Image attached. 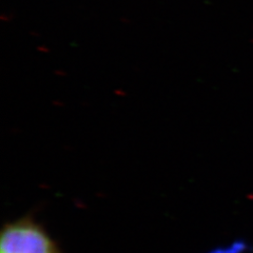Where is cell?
I'll list each match as a JSON object with an SVG mask.
<instances>
[{
    "label": "cell",
    "instance_id": "1",
    "mask_svg": "<svg viewBox=\"0 0 253 253\" xmlns=\"http://www.w3.org/2000/svg\"><path fill=\"white\" fill-rule=\"evenodd\" d=\"M0 253H59V250L42 226L25 217L3 227Z\"/></svg>",
    "mask_w": 253,
    "mask_h": 253
}]
</instances>
